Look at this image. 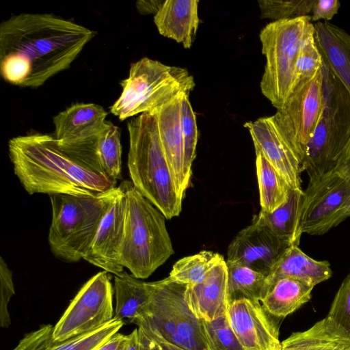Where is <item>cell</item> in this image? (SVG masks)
I'll list each match as a JSON object with an SVG mask.
<instances>
[{
	"label": "cell",
	"mask_w": 350,
	"mask_h": 350,
	"mask_svg": "<svg viewBox=\"0 0 350 350\" xmlns=\"http://www.w3.org/2000/svg\"><path fill=\"white\" fill-rule=\"evenodd\" d=\"M96 32L51 14L23 13L0 25V72L7 82L38 88L70 67Z\"/></svg>",
	"instance_id": "6da1fadb"
},
{
	"label": "cell",
	"mask_w": 350,
	"mask_h": 350,
	"mask_svg": "<svg viewBox=\"0 0 350 350\" xmlns=\"http://www.w3.org/2000/svg\"><path fill=\"white\" fill-rule=\"evenodd\" d=\"M8 150L14 174L29 195L95 196L116 187L67 154L53 135L15 137Z\"/></svg>",
	"instance_id": "7a4b0ae2"
},
{
	"label": "cell",
	"mask_w": 350,
	"mask_h": 350,
	"mask_svg": "<svg viewBox=\"0 0 350 350\" xmlns=\"http://www.w3.org/2000/svg\"><path fill=\"white\" fill-rule=\"evenodd\" d=\"M128 168L134 187L165 217L178 216L183 200L178 195L160 139L155 112L128 121Z\"/></svg>",
	"instance_id": "3957f363"
},
{
	"label": "cell",
	"mask_w": 350,
	"mask_h": 350,
	"mask_svg": "<svg viewBox=\"0 0 350 350\" xmlns=\"http://www.w3.org/2000/svg\"><path fill=\"white\" fill-rule=\"evenodd\" d=\"M120 185L126 199L120 262L134 277L146 279L174 253L165 217L131 181Z\"/></svg>",
	"instance_id": "277c9868"
},
{
	"label": "cell",
	"mask_w": 350,
	"mask_h": 350,
	"mask_svg": "<svg viewBox=\"0 0 350 350\" xmlns=\"http://www.w3.org/2000/svg\"><path fill=\"white\" fill-rule=\"evenodd\" d=\"M323 110L301 163L309 182L350 163V94L323 64Z\"/></svg>",
	"instance_id": "5b68a950"
},
{
	"label": "cell",
	"mask_w": 350,
	"mask_h": 350,
	"mask_svg": "<svg viewBox=\"0 0 350 350\" xmlns=\"http://www.w3.org/2000/svg\"><path fill=\"white\" fill-rule=\"evenodd\" d=\"M120 189L118 186L95 196H49L52 219L48 240L53 254L67 262L83 259Z\"/></svg>",
	"instance_id": "8992f818"
},
{
	"label": "cell",
	"mask_w": 350,
	"mask_h": 350,
	"mask_svg": "<svg viewBox=\"0 0 350 350\" xmlns=\"http://www.w3.org/2000/svg\"><path fill=\"white\" fill-rule=\"evenodd\" d=\"M149 299L133 323L144 333L186 350H211L202 320L185 300L187 284L169 276L147 282Z\"/></svg>",
	"instance_id": "52a82bcc"
},
{
	"label": "cell",
	"mask_w": 350,
	"mask_h": 350,
	"mask_svg": "<svg viewBox=\"0 0 350 350\" xmlns=\"http://www.w3.org/2000/svg\"><path fill=\"white\" fill-rule=\"evenodd\" d=\"M120 85L122 92L110 111L122 121L156 112L174 100L189 95L196 83L186 68L144 57L131 64L129 77Z\"/></svg>",
	"instance_id": "ba28073f"
},
{
	"label": "cell",
	"mask_w": 350,
	"mask_h": 350,
	"mask_svg": "<svg viewBox=\"0 0 350 350\" xmlns=\"http://www.w3.org/2000/svg\"><path fill=\"white\" fill-rule=\"evenodd\" d=\"M314 35L310 16L271 22L260 33L262 53L266 57L260 87L262 94L281 109L297 81L296 64L304 42Z\"/></svg>",
	"instance_id": "9c48e42d"
},
{
	"label": "cell",
	"mask_w": 350,
	"mask_h": 350,
	"mask_svg": "<svg viewBox=\"0 0 350 350\" xmlns=\"http://www.w3.org/2000/svg\"><path fill=\"white\" fill-rule=\"evenodd\" d=\"M323 80L321 68L313 77L299 81L273 116L281 136L300 165L322 116Z\"/></svg>",
	"instance_id": "30bf717a"
},
{
	"label": "cell",
	"mask_w": 350,
	"mask_h": 350,
	"mask_svg": "<svg viewBox=\"0 0 350 350\" xmlns=\"http://www.w3.org/2000/svg\"><path fill=\"white\" fill-rule=\"evenodd\" d=\"M109 273L90 278L53 326V338L64 341L93 332L113 319V288Z\"/></svg>",
	"instance_id": "8fae6325"
},
{
	"label": "cell",
	"mask_w": 350,
	"mask_h": 350,
	"mask_svg": "<svg viewBox=\"0 0 350 350\" xmlns=\"http://www.w3.org/2000/svg\"><path fill=\"white\" fill-rule=\"evenodd\" d=\"M350 201V163L308 182L304 190L302 233L321 235L333 228L338 213Z\"/></svg>",
	"instance_id": "7c38bea8"
},
{
	"label": "cell",
	"mask_w": 350,
	"mask_h": 350,
	"mask_svg": "<svg viewBox=\"0 0 350 350\" xmlns=\"http://www.w3.org/2000/svg\"><path fill=\"white\" fill-rule=\"evenodd\" d=\"M228 319L244 350H282V319L271 314L260 302L241 299L229 304Z\"/></svg>",
	"instance_id": "4fadbf2b"
},
{
	"label": "cell",
	"mask_w": 350,
	"mask_h": 350,
	"mask_svg": "<svg viewBox=\"0 0 350 350\" xmlns=\"http://www.w3.org/2000/svg\"><path fill=\"white\" fill-rule=\"evenodd\" d=\"M288 247L265 226L253 221L230 243L227 260L247 266L267 276Z\"/></svg>",
	"instance_id": "5bb4252c"
},
{
	"label": "cell",
	"mask_w": 350,
	"mask_h": 350,
	"mask_svg": "<svg viewBox=\"0 0 350 350\" xmlns=\"http://www.w3.org/2000/svg\"><path fill=\"white\" fill-rule=\"evenodd\" d=\"M120 191L103 217L92 244L83 259L104 271L120 275L124 267L120 250L124 231L126 199L121 185Z\"/></svg>",
	"instance_id": "9a60e30c"
},
{
	"label": "cell",
	"mask_w": 350,
	"mask_h": 350,
	"mask_svg": "<svg viewBox=\"0 0 350 350\" xmlns=\"http://www.w3.org/2000/svg\"><path fill=\"white\" fill-rule=\"evenodd\" d=\"M252 136L255 152H261L291 189H302L300 163L281 136L273 116L243 125Z\"/></svg>",
	"instance_id": "2e32d148"
},
{
	"label": "cell",
	"mask_w": 350,
	"mask_h": 350,
	"mask_svg": "<svg viewBox=\"0 0 350 350\" xmlns=\"http://www.w3.org/2000/svg\"><path fill=\"white\" fill-rule=\"evenodd\" d=\"M185 300L199 319L211 321L227 314L228 267L223 258L200 282L187 285Z\"/></svg>",
	"instance_id": "e0dca14e"
},
{
	"label": "cell",
	"mask_w": 350,
	"mask_h": 350,
	"mask_svg": "<svg viewBox=\"0 0 350 350\" xmlns=\"http://www.w3.org/2000/svg\"><path fill=\"white\" fill-rule=\"evenodd\" d=\"M183 96L163 106L155 112L162 147L178 193L182 199L190 183L185 170L184 141L181 129V100Z\"/></svg>",
	"instance_id": "ac0fdd59"
},
{
	"label": "cell",
	"mask_w": 350,
	"mask_h": 350,
	"mask_svg": "<svg viewBox=\"0 0 350 350\" xmlns=\"http://www.w3.org/2000/svg\"><path fill=\"white\" fill-rule=\"evenodd\" d=\"M108 113L95 103H76L53 117L54 137L71 144L96 137L107 126Z\"/></svg>",
	"instance_id": "d6986e66"
},
{
	"label": "cell",
	"mask_w": 350,
	"mask_h": 350,
	"mask_svg": "<svg viewBox=\"0 0 350 350\" xmlns=\"http://www.w3.org/2000/svg\"><path fill=\"white\" fill-rule=\"evenodd\" d=\"M124 321L113 318L100 328L64 341L53 338V326L49 324L26 334L12 350H95L119 332Z\"/></svg>",
	"instance_id": "ffe728a7"
},
{
	"label": "cell",
	"mask_w": 350,
	"mask_h": 350,
	"mask_svg": "<svg viewBox=\"0 0 350 350\" xmlns=\"http://www.w3.org/2000/svg\"><path fill=\"white\" fill-rule=\"evenodd\" d=\"M314 39L324 65L350 94V34L327 21L314 23Z\"/></svg>",
	"instance_id": "44dd1931"
},
{
	"label": "cell",
	"mask_w": 350,
	"mask_h": 350,
	"mask_svg": "<svg viewBox=\"0 0 350 350\" xmlns=\"http://www.w3.org/2000/svg\"><path fill=\"white\" fill-rule=\"evenodd\" d=\"M198 3V0L165 1L154 16L159 33L190 49L200 23Z\"/></svg>",
	"instance_id": "7402d4cb"
},
{
	"label": "cell",
	"mask_w": 350,
	"mask_h": 350,
	"mask_svg": "<svg viewBox=\"0 0 350 350\" xmlns=\"http://www.w3.org/2000/svg\"><path fill=\"white\" fill-rule=\"evenodd\" d=\"M350 334L329 317L282 341V350H349Z\"/></svg>",
	"instance_id": "603a6c76"
},
{
	"label": "cell",
	"mask_w": 350,
	"mask_h": 350,
	"mask_svg": "<svg viewBox=\"0 0 350 350\" xmlns=\"http://www.w3.org/2000/svg\"><path fill=\"white\" fill-rule=\"evenodd\" d=\"M332 275V271L328 261L313 259L306 254L299 245H292L286 250L267 275L266 288L275 280L284 277L299 279L315 286Z\"/></svg>",
	"instance_id": "cb8c5ba5"
},
{
	"label": "cell",
	"mask_w": 350,
	"mask_h": 350,
	"mask_svg": "<svg viewBox=\"0 0 350 350\" xmlns=\"http://www.w3.org/2000/svg\"><path fill=\"white\" fill-rule=\"evenodd\" d=\"M303 189H291L286 202L271 213L260 211L254 221L268 228L289 246L299 245L302 235Z\"/></svg>",
	"instance_id": "d4e9b609"
},
{
	"label": "cell",
	"mask_w": 350,
	"mask_h": 350,
	"mask_svg": "<svg viewBox=\"0 0 350 350\" xmlns=\"http://www.w3.org/2000/svg\"><path fill=\"white\" fill-rule=\"evenodd\" d=\"M314 287L299 279L280 278L267 286L260 303L271 314L284 319L309 301Z\"/></svg>",
	"instance_id": "484cf974"
},
{
	"label": "cell",
	"mask_w": 350,
	"mask_h": 350,
	"mask_svg": "<svg viewBox=\"0 0 350 350\" xmlns=\"http://www.w3.org/2000/svg\"><path fill=\"white\" fill-rule=\"evenodd\" d=\"M114 293L113 318L126 319L133 323L148 301L150 293L147 282L123 271L119 275H114Z\"/></svg>",
	"instance_id": "4316f807"
},
{
	"label": "cell",
	"mask_w": 350,
	"mask_h": 350,
	"mask_svg": "<svg viewBox=\"0 0 350 350\" xmlns=\"http://www.w3.org/2000/svg\"><path fill=\"white\" fill-rule=\"evenodd\" d=\"M256 156L261 210L271 213L286 202L291 187L261 152Z\"/></svg>",
	"instance_id": "83f0119b"
},
{
	"label": "cell",
	"mask_w": 350,
	"mask_h": 350,
	"mask_svg": "<svg viewBox=\"0 0 350 350\" xmlns=\"http://www.w3.org/2000/svg\"><path fill=\"white\" fill-rule=\"evenodd\" d=\"M229 304L247 299L260 302L266 288L267 276L247 266L226 260Z\"/></svg>",
	"instance_id": "f1b7e54d"
},
{
	"label": "cell",
	"mask_w": 350,
	"mask_h": 350,
	"mask_svg": "<svg viewBox=\"0 0 350 350\" xmlns=\"http://www.w3.org/2000/svg\"><path fill=\"white\" fill-rule=\"evenodd\" d=\"M96 154L100 173L117 183L122 179L120 131L109 121L98 136Z\"/></svg>",
	"instance_id": "f546056e"
},
{
	"label": "cell",
	"mask_w": 350,
	"mask_h": 350,
	"mask_svg": "<svg viewBox=\"0 0 350 350\" xmlns=\"http://www.w3.org/2000/svg\"><path fill=\"white\" fill-rule=\"evenodd\" d=\"M223 258L218 253L201 251L178 260L174 265L169 277L187 285L199 283Z\"/></svg>",
	"instance_id": "4dcf8cb0"
},
{
	"label": "cell",
	"mask_w": 350,
	"mask_h": 350,
	"mask_svg": "<svg viewBox=\"0 0 350 350\" xmlns=\"http://www.w3.org/2000/svg\"><path fill=\"white\" fill-rule=\"evenodd\" d=\"M315 0L258 1L261 18L273 21L310 16Z\"/></svg>",
	"instance_id": "1f68e13d"
},
{
	"label": "cell",
	"mask_w": 350,
	"mask_h": 350,
	"mask_svg": "<svg viewBox=\"0 0 350 350\" xmlns=\"http://www.w3.org/2000/svg\"><path fill=\"white\" fill-rule=\"evenodd\" d=\"M189 95H185L181 100V129L184 141L185 170L191 179V167L196 157L198 131L196 114L191 105Z\"/></svg>",
	"instance_id": "d6a6232c"
},
{
	"label": "cell",
	"mask_w": 350,
	"mask_h": 350,
	"mask_svg": "<svg viewBox=\"0 0 350 350\" xmlns=\"http://www.w3.org/2000/svg\"><path fill=\"white\" fill-rule=\"evenodd\" d=\"M211 350H244L233 332L227 314L213 321L202 320Z\"/></svg>",
	"instance_id": "836d02e7"
},
{
	"label": "cell",
	"mask_w": 350,
	"mask_h": 350,
	"mask_svg": "<svg viewBox=\"0 0 350 350\" xmlns=\"http://www.w3.org/2000/svg\"><path fill=\"white\" fill-rule=\"evenodd\" d=\"M323 64L314 35L312 36L304 42L298 55L295 68L297 83L313 77L322 68Z\"/></svg>",
	"instance_id": "e575fe53"
},
{
	"label": "cell",
	"mask_w": 350,
	"mask_h": 350,
	"mask_svg": "<svg viewBox=\"0 0 350 350\" xmlns=\"http://www.w3.org/2000/svg\"><path fill=\"white\" fill-rule=\"evenodd\" d=\"M327 317L350 334V273L343 280L331 304Z\"/></svg>",
	"instance_id": "d590c367"
},
{
	"label": "cell",
	"mask_w": 350,
	"mask_h": 350,
	"mask_svg": "<svg viewBox=\"0 0 350 350\" xmlns=\"http://www.w3.org/2000/svg\"><path fill=\"white\" fill-rule=\"evenodd\" d=\"M12 273L4 259L0 258V325L8 328L11 319L8 311V304L14 295Z\"/></svg>",
	"instance_id": "8d00e7d4"
},
{
	"label": "cell",
	"mask_w": 350,
	"mask_h": 350,
	"mask_svg": "<svg viewBox=\"0 0 350 350\" xmlns=\"http://www.w3.org/2000/svg\"><path fill=\"white\" fill-rule=\"evenodd\" d=\"M340 2L338 0H315L310 14L311 22L329 21L338 12Z\"/></svg>",
	"instance_id": "74e56055"
},
{
	"label": "cell",
	"mask_w": 350,
	"mask_h": 350,
	"mask_svg": "<svg viewBox=\"0 0 350 350\" xmlns=\"http://www.w3.org/2000/svg\"><path fill=\"white\" fill-rule=\"evenodd\" d=\"M139 330L141 350H186L176 345L166 342Z\"/></svg>",
	"instance_id": "f35d334b"
},
{
	"label": "cell",
	"mask_w": 350,
	"mask_h": 350,
	"mask_svg": "<svg viewBox=\"0 0 350 350\" xmlns=\"http://www.w3.org/2000/svg\"><path fill=\"white\" fill-rule=\"evenodd\" d=\"M165 1L161 0H139L136 2L137 12L143 15L158 12Z\"/></svg>",
	"instance_id": "ab89813d"
},
{
	"label": "cell",
	"mask_w": 350,
	"mask_h": 350,
	"mask_svg": "<svg viewBox=\"0 0 350 350\" xmlns=\"http://www.w3.org/2000/svg\"><path fill=\"white\" fill-rule=\"evenodd\" d=\"M120 350H141V342L138 328L126 335Z\"/></svg>",
	"instance_id": "60d3db41"
},
{
	"label": "cell",
	"mask_w": 350,
	"mask_h": 350,
	"mask_svg": "<svg viewBox=\"0 0 350 350\" xmlns=\"http://www.w3.org/2000/svg\"><path fill=\"white\" fill-rule=\"evenodd\" d=\"M126 335L117 332L95 350H120Z\"/></svg>",
	"instance_id": "b9f144b4"
},
{
	"label": "cell",
	"mask_w": 350,
	"mask_h": 350,
	"mask_svg": "<svg viewBox=\"0 0 350 350\" xmlns=\"http://www.w3.org/2000/svg\"><path fill=\"white\" fill-rule=\"evenodd\" d=\"M350 216V201L348 204L338 213L333 221V228L337 226L348 217Z\"/></svg>",
	"instance_id": "7bdbcfd3"
},
{
	"label": "cell",
	"mask_w": 350,
	"mask_h": 350,
	"mask_svg": "<svg viewBox=\"0 0 350 350\" xmlns=\"http://www.w3.org/2000/svg\"><path fill=\"white\" fill-rule=\"evenodd\" d=\"M350 350V349H349Z\"/></svg>",
	"instance_id": "ee69618b"
}]
</instances>
